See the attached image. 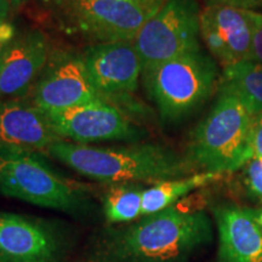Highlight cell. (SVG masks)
Segmentation results:
<instances>
[{
  "mask_svg": "<svg viewBox=\"0 0 262 262\" xmlns=\"http://www.w3.org/2000/svg\"><path fill=\"white\" fill-rule=\"evenodd\" d=\"M0 24H2V22H0Z\"/></svg>",
  "mask_w": 262,
  "mask_h": 262,
  "instance_id": "cell-27",
  "label": "cell"
},
{
  "mask_svg": "<svg viewBox=\"0 0 262 262\" xmlns=\"http://www.w3.org/2000/svg\"><path fill=\"white\" fill-rule=\"evenodd\" d=\"M214 239L204 211L170 206L133 224L104 229L81 262H189Z\"/></svg>",
  "mask_w": 262,
  "mask_h": 262,
  "instance_id": "cell-1",
  "label": "cell"
},
{
  "mask_svg": "<svg viewBox=\"0 0 262 262\" xmlns=\"http://www.w3.org/2000/svg\"><path fill=\"white\" fill-rule=\"evenodd\" d=\"M199 11L195 0H166L134 39L142 73L163 62L201 50Z\"/></svg>",
  "mask_w": 262,
  "mask_h": 262,
  "instance_id": "cell-6",
  "label": "cell"
},
{
  "mask_svg": "<svg viewBox=\"0 0 262 262\" xmlns=\"http://www.w3.org/2000/svg\"><path fill=\"white\" fill-rule=\"evenodd\" d=\"M70 245L50 222L0 212V262H66Z\"/></svg>",
  "mask_w": 262,
  "mask_h": 262,
  "instance_id": "cell-8",
  "label": "cell"
},
{
  "mask_svg": "<svg viewBox=\"0 0 262 262\" xmlns=\"http://www.w3.org/2000/svg\"><path fill=\"white\" fill-rule=\"evenodd\" d=\"M253 112L237 96L219 93L214 107L195 127L186 158L196 171H237L254 158L250 146Z\"/></svg>",
  "mask_w": 262,
  "mask_h": 262,
  "instance_id": "cell-3",
  "label": "cell"
},
{
  "mask_svg": "<svg viewBox=\"0 0 262 262\" xmlns=\"http://www.w3.org/2000/svg\"><path fill=\"white\" fill-rule=\"evenodd\" d=\"M11 3L9 0H0V22H5L11 11Z\"/></svg>",
  "mask_w": 262,
  "mask_h": 262,
  "instance_id": "cell-24",
  "label": "cell"
},
{
  "mask_svg": "<svg viewBox=\"0 0 262 262\" xmlns=\"http://www.w3.org/2000/svg\"><path fill=\"white\" fill-rule=\"evenodd\" d=\"M253 214H254L255 221H256L257 226L260 227L262 232V209H260V210H253Z\"/></svg>",
  "mask_w": 262,
  "mask_h": 262,
  "instance_id": "cell-25",
  "label": "cell"
},
{
  "mask_svg": "<svg viewBox=\"0 0 262 262\" xmlns=\"http://www.w3.org/2000/svg\"><path fill=\"white\" fill-rule=\"evenodd\" d=\"M205 2L208 5H227L247 10H254L262 6V0H205Z\"/></svg>",
  "mask_w": 262,
  "mask_h": 262,
  "instance_id": "cell-22",
  "label": "cell"
},
{
  "mask_svg": "<svg viewBox=\"0 0 262 262\" xmlns=\"http://www.w3.org/2000/svg\"><path fill=\"white\" fill-rule=\"evenodd\" d=\"M250 146L254 158H262V111L254 112L251 116Z\"/></svg>",
  "mask_w": 262,
  "mask_h": 262,
  "instance_id": "cell-20",
  "label": "cell"
},
{
  "mask_svg": "<svg viewBox=\"0 0 262 262\" xmlns=\"http://www.w3.org/2000/svg\"><path fill=\"white\" fill-rule=\"evenodd\" d=\"M16 37V29L10 22L5 21L0 24V57L3 56L6 48L9 47L10 42L14 40Z\"/></svg>",
  "mask_w": 262,
  "mask_h": 262,
  "instance_id": "cell-23",
  "label": "cell"
},
{
  "mask_svg": "<svg viewBox=\"0 0 262 262\" xmlns=\"http://www.w3.org/2000/svg\"><path fill=\"white\" fill-rule=\"evenodd\" d=\"M107 101L89 79L81 57L52 62L33 88V104L45 113Z\"/></svg>",
  "mask_w": 262,
  "mask_h": 262,
  "instance_id": "cell-11",
  "label": "cell"
},
{
  "mask_svg": "<svg viewBox=\"0 0 262 262\" xmlns=\"http://www.w3.org/2000/svg\"><path fill=\"white\" fill-rule=\"evenodd\" d=\"M245 166V182L249 191L262 199V158H253Z\"/></svg>",
  "mask_w": 262,
  "mask_h": 262,
  "instance_id": "cell-19",
  "label": "cell"
},
{
  "mask_svg": "<svg viewBox=\"0 0 262 262\" xmlns=\"http://www.w3.org/2000/svg\"><path fill=\"white\" fill-rule=\"evenodd\" d=\"M0 193L41 208L81 211L85 199L73 183L61 178L33 153L0 152Z\"/></svg>",
  "mask_w": 262,
  "mask_h": 262,
  "instance_id": "cell-5",
  "label": "cell"
},
{
  "mask_svg": "<svg viewBox=\"0 0 262 262\" xmlns=\"http://www.w3.org/2000/svg\"><path fill=\"white\" fill-rule=\"evenodd\" d=\"M73 24L100 42L134 41L166 0H58Z\"/></svg>",
  "mask_w": 262,
  "mask_h": 262,
  "instance_id": "cell-7",
  "label": "cell"
},
{
  "mask_svg": "<svg viewBox=\"0 0 262 262\" xmlns=\"http://www.w3.org/2000/svg\"><path fill=\"white\" fill-rule=\"evenodd\" d=\"M255 15V10L227 5H206L201 11V37L224 68L250 60Z\"/></svg>",
  "mask_w": 262,
  "mask_h": 262,
  "instance_id": "cell-9",
  "label": "cell"
},
{
  "mask_svg": "<svg viewBox=\"0 0 262 262\" xmlns=\"http://www.w3.org/2000/svg\"><path fill=\"white\" fill-rule=\"evenodd\" d=\"M219 93L234 95L253 113L262 111V64L247 60L224 68Z\"/></svg>",
  "mask_w": 262,
  "mask_h": 262,
  "instance_id": "cell-17",
  "label": "cell"
},
{
  "mask_svg": "<svg viewBox=\"0 0 262 262\" xmlns=\"http://www.w3.org/2000/svg\"><path fill=\"white\" fill-rule=\"evenodd\" d=\"M250 60L262 64V12L257 11L256 15H255V27Z\"/></svg>",
  "mask_w": 262,
  "mask_h": 262,
  "instance_id": "cell-21",
  "label": "cell"
},
{
  "mask_svg": "<svg viewBox=\"0 0 262 262\" xmlns=\"http://www.w3.org/2000/svg\"><path fill=\"white\" fill-rule=\"evenodd\" d=\"M142 79L162 119L173 123L210 97L219 84V70L214 58L201 49L145 71Z\"/></svg>",
  "mask_w": 262,
  "mask_h": 262,
  "instance_id": "cell-4",
  "label": "cell"
},
{
  "mask_svg": "<svg viewBox=\"0 0 262 262\" xmlns=\"http://www.w3.org/2000/svg\"><path fill=\"white\" fill-rule=\"evenodd\" d=\"M63 141L47 114L16 98L0 100V152L48 150Z\"/></svg>",
  "mask_w": 262,
  "mask_h": 262,
  "instance_id": "cell-13",
  "label": "cell"
},
{
  "mask_svg": "<svg viewBox=\"0 0 262 262\" xmlns=\"http://www.w3.org/2000/svg\"><path fill=\"white\" fill-rule=\"evenodd\" d=\"M49 42L42 33L16 35L0 57V97H22L31 91L49 57Z\"/></svg>",
  "mask_w": 262,
  "mask_h": 262,
  "instance_id": "cell-14",
  "label": "cell"
},
{
  "mask_svg": "<svg viewBox=\"0 0 262 262\" xmlns=\"http://www.w3.org/2000/svg\"><path fill=\"white\" fill-rule=\"evenodd\" d=\"M48 153L85 178L110 185H156L196 173L186 156L155 143L100 147L63 140L54 143Z\"/></svg>",
  "mask_w": 262,
  "mask_h": 262,
  "instance_id": "cell-2",
  "label": "cell"
},
{
  "mask_svg": "<svg viewBox=\"0 0 262 262\" xmlns=\"http://www.w3.org/2000/svg\"><path fill=\"white\" fill-rule=\"evenodd\" d=\"M221 178L220 173L196 172L186 178L156 183L152 187L143 189L141 217L165 210L194 189L204 187Z\"/></svg>",
  "mask_w": 262,
  "mask_h": 262,
  "instance_id": "cell-16",
  "label": "cell"
},
{
  "mask_svg": "<svg viewBox=\"0 0 262 262\" xmlns=\"http://www.w3.org/2000/svg\"><path fill=\"white\" fill-rule=\"evenodd\" d=\"M212 215L219 238L216 262H262V232L251 209L221 204Z\"/></svg>",
  "mask_w": 262,
  "mask_h": 262,
  "instance_id": "cell-15",
  "label": "cell"
},
{
  "mask_svg": "<svg viewBox=\"0 0 262 262\" xmlns=\"http://www.w3.org/2000/svg\"><path fill=\"white\" fill-rule=\"evenodd\" d=\"M143 188L131 183L112 185L103 202V212L110 224H126L141 219Z\"/></svg>",
  "mask_w": 262,
  "mask_h": 262,
  "instance_id": "cell-18",
  "label": "cell"
},
{
  "mask_svg": "<svg viewBox=\"0 0 262 262\" xmlns=\"http://www.w3.org/2000/svg\"><path fill=\"white\" fill-rule=\"evenodd\" d=\"M10 3H11L12 8H16V6H21L22 4H25L27 0H9Z\"/></svg>",
  "mask_w": 262,
  "mask_h": 262,
  "instance_id": "cell-26",
  "label": "cell"
},
{
  "mask_svg": "<svg viewBox=\"0 0 262 262\" xmlns=\"http://www.w3.org/2000/svg\"><path fill=\"white\" fill-rule=\"evenodd\" d=\"M81 58L90 81L106 100L137 89L143 68L133 41L100 42Z\"/></svg>",
  "mask_w": 262,
  "mask_h": 262,
  "instance_id": "cell-12",
  "label": "cell"
},
{
  "mask_svg": "<svg viewBox=\"0 0 262 262\" xmlns=\"http://www.w3.org/2000/svg\"><path fill=\"white\" fill-rule=\"evenodd\" d=\"M45 114L58 135L71 142L90 145L101 141L140 137V133L130 120L107 101Z\"/></svg>",
  "mask_w": 262,
  "mask_h": 262,
  "instance_id": "cell-10",
  "label": "cell"
}]
</instances>
